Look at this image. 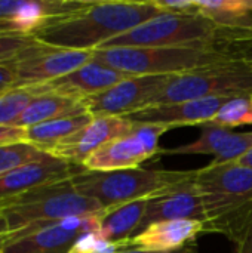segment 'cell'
<instances>
[{
  "label": "cell",
  "instance_id": "d590c367",
  "mask_svg": "<svg viewBox=\"0 0 252 253\" xmlns=\"http://www.w3.org/2000/svg\"><path fill=\"white\" fill-rule=\"evenodd\" d=\"M7 233H10L9 222H7V219H6L3 211L0 209V236H4V234H7Z\"/></svg>",
  "mask_w": 252,
  "mask_h": 253
},
{
  "label": "cell",
  "instance_id": "44dd1931",
  "mask_svg": "<svg viewBox=\"0 0 252 253\" xmlns=\"http://www.w3.org/2000/svg\"><path fill=\"white\" fill-rule=\"evenodd\" d=\"M91 120V114H80L30 126L25 129V142L49 154L53 147H56L61 141H64L83 126H86Z\"/></svg>",
  "mask_w": 252,
  "mask_h": 253
},
{
  "label": "cell",
  "instance_id": "74e56055",
  "mask_svg": "<svg viewBox=\"0 0 252 253\" xmlns=\"http://www.w3.org/2000/svg\"><path fill=\"white\" fill-rule=\"evenodd\" d=\"M251 99H252V95H251Z\"/></svg>",
  "mask_w": 252,
  "mask_h": 253
},
{
  "label": "cell",
  "instance_id": "277c9868",
  "mask_svg": "<svg viewBox=\"0 0 252 253\" xmlns=\"http://www.w3.org/2000/svg\"><path fill=\"white\" fill-rule=\"evenodd\" d=\"M92 59L126 76H177L232 61L212 47H100Z\"/></svg>",
  "mask_w": 252,
  "mask_h": 253
},
{
  "label": "cell",
  "instance_id": "8992f818",
  "mask_svg": "<svg viewBox=\"0 0 252 253\" xmlns=\"http://www.w3.org/2000/svg\"><path fill=\"white\" fill-rule=\"evenodd\" d=\"M220 34L221 28L202 13H163L108 40L101 47H212Z\"/></svg>",
  "mask_w": 252,
  "mask_h": 253
},
{
  "label": "cell",
  "instance_id": "836d02e7",
  "mask_svg": "<svg viewBox=\"0 0 252 253\" xmlns=\"http://www.w3.org/2000/svg\"><path fill=\"white\" fill-rule=\"evenodd\" d=\"M119 253H198L196 243H190L184 248L174 249V251H144V249H123Z\"/></svg>",
  "mask_w": 252,
  "mask_h": 253
},
{
  "label": "cell",
  "instance_id": "d6a6232c",
  "mask_svg": "<svg viewBox=\"0 0 252 253\" xmlns=\"http://www.w3.org/2000/svg\"><path fill=\"white\" fill-rule=\"evenodd\" d=\"M233 253H252V225L235 242Z\"/></svg>",
  "mask_w": 252,
  "mask_h": 253
},
{
  "label": "cell",
  "instance_id": "5bb4252c",
  "mask_svg": "<svg viewBox=\"0 0 252 253\" xmlns=\"http://www.w3.org/2000/svg\"><path fill=\"white\" fill-rule=\"evenodd\" d=\"M229 99L230 98H206L166 105H151L131 113L123 119L134 123L162 125L171 130L183 126H205Z\"/></svg>",
  "mask_w": 252,
  "mask_h": 253
},
{
  "label": "cell",
  "instance_id": "7c38bea8",
  "mask_svg": "<svg viewBox=\"0 0 252 253\" xmlns=\"http://www.w3.org/2000/svg\"><path fill=\"white\" fill-rule=\"evenodd\" d=\"M134 123L123 117H92V120L61 141L49 151V156L77 166L108 141L131 132ZM83 168V166H82Z\"/></svg>",
  "mask_w": 252,
  "mask_h": 253
},
{
  "label": "cell",
  "instance_id": "52a82bcc",
  "mask_svg": "<svg viewBox=\"0 0 252 253\" xmlns=\"http://www.w3.org/2000/svg\"><path fill=\"white\" fill-rule=\"evenodd\" d=\"M252 95V68L229 61L172 76L149 105H166L206 98H236Z\"/></svg>",
  "mask_w": 252,
  "mask_h": 253
},
{
  "label": "cell",
  "instance_id": "9a60e30c",
  "mask_svg": "<svg viewBox=\"0 0 252 253\" xmlns=\"http://www.w3.org/2000/svg\"><path fill=\"white\" fill-rule=\"evenodd\" d=\"M126 76L114 68H110L95 59L89 61L88 64L82 65L76 71L59 77L56 80H52L49 83L36 84V89L40 93L43 92H52L58 95H64L77 101H82L88 96L97 95L113 84L125 80Z\"/></svg>",
  "mask_w": 252,
  "mask_h": 253
},
{
  "label": "cell",
  "instance_id": "e575fe53",
  "mask_svg": "<svg viewBox=\"0 0 252 253\" xmlns=\"http://www.w3.org/2000/svg\"><path fill=\"white\" fill-rule=\"evenodd\" d=\"M4 33H24V31L16 24L0 19V34H4Z\"/></svg>",
  "mask_w": 252,
  "mask_h": 253
},
{
  "label": "cell",
  "instance_id": "d4e9b609",
  "mask_svg": "<svg viewBox=\"0 0 252 253\" xmlns=\"http://www.w3.org/2000/svg\"><path fill=\"white\" fill-rule=\"evenodd\" d=\"M232 61H239L252 68V31H229L221 28L215 44Z\"/></svg>",
  "mask_w": 252,
  "mask_h": 253
},
{
  "label": "cell",
  "instance_id": "e0dca14e",
  "mask_svg": "<svg viewBox=\"0 0 252 253\" xmlns=\"http://www.w3.org/2000/svg\"><path fill=\"white\" fill-rule=\"evenodd\" d=\"M205 233V225L201 221H162L150 224L126 242L123 249L144 251H174L195 243L199 234Z\"/></svg>",
  "mask_w": 252,
  "mask_h": 253
},
{
  "label": "cell",
  "instance_id": "f546056e",
  "mask_svg": "<svg viewBox=\"0 0 252 253\" xmlns=\"http://www.w3.org/2000/svg\"><path fill=\"white\" fill-rule=\"evenodd\" d=\"M153 1L163 13H175V15L199 13L196 0H153Z\"/></svg>",
  "mask_w": 252,
  "mask_h": 253
},
{
  "label": "cell",
  "instance_id": "5b68a950",
  "mask_svg": "<svg viewBox=\"0 0 252 253\" xmlns=\"http://www.w3.org/2000/svg\"><path fill=\"white\" fill-rule=\"evenodd\" d=\"M10 231L28 225H43L59 222L74 216H88L104 211V208L82 196L71 179L37 187L19 197H15L0 206Z\"/></svg>",
  "mask_w": 252,
  "mask_h": 253
},
{
  "label": "cell",
  "instance_id": "7a4b0ae2",
  "mask_svg": "<svg viewBox=\"0 0 252 253\" xmlns=\"http://www.w3.org/2000/svg\"><path fill=\"white\" fill-rule=\"evenodd\" d=\"M195 182L205 208V233L235 243L252 225V168L209 163L198 169Z\"/></svg>",
  "mask_w": 252,
  "mask_h": 253
},
{
  "label": "cell",
  "instance_id": "603a6c76",
  "mask_svg": "<svg viewBox=\"0 0 252 253\" xmlns=\"http://www.w3.org/2000/svg\"><path fill=\"white\" fill-rule=\"evenodd\" d=\"M37 95L36 86H16L0 92V125L15 126Z\"/></svg>",
  "mask_w": 252,
  "mask_h": 253
},
{
  "label": "cell",
  "instance_id": "8d00e7d4",
  "mask_svg": "<svg viewBox=\"0 0 252 253\" xmlns=\"http://www.w3.org/2000/svg\"><path fill=\"white\" fill-rule=\"evenodd\" d=\"M235 163H239V165H242V166H247V168H252V150H250L242 159H239L238 162H235Z\"/></svg>",
  "mask_w": 252,
  "mask_h": 253
},
{
  "label": "cell",
  "instance_id": "4316f807",
  "mask_svg": "<svg viewBox=\"0 0 252 253\" xmlns=\"http://www.w3.org/2000/svg\"><path fill=\"white\" fill-rule=\"evenodd\" d=\"M40 43L33 33L0 34V64H7L24 56Z\"/></svg>",
  "mask_w": 252,
  "mask_h": 253
},
{
  "label": "cell",
  "instance_id": "3957f363",
  "mask_svg": "<svg viewBox=\"0 0 252 253\" xmlns=\"http://www.w3.org/2000/svg\"><path fill=\"white\" fill-rule=\"evenodd\" d=\"M198 170H165L134 168L113 172H89L71 178L74 188L85 197L111 209L141 199L166 193L196 178Z\"/></svg>",
  "mask_w": 252,
  "mask_h": 253
},
{
  "label": "cell",
  "instance_id": "cb8c5ba5",
  "mask_svg": "<svg viewBox=\"0 0 252 253\" xmlns=\"http://www.w3.org/2000/svg\"><path fill=\"white\" fill-rule=\"evenodd\" d=\"M208 125V123H206ZM209 125L233 129L238 126L252 125V99L251 96L230 98L209 122Z\"/></svg>",
  "mask_w": 252,
  "mask_h": 253
},
{
  "label": "cell",
  "instance_id": "7402d4cb",
  "mask_svg": "<svg viewBox=\"0 0 252 253\" xmlns=\"http://www.w3.org/2000/svg\"><path fill=\"white\" fill-rule=\"evenodd\" d=\"M235 132L232 129L214 126V125H205L202 126L201 136L195 139L193 142H187L180 147L174 148H162L160 156H220L226 145L229 144L232 135Z\"/></svg>",
  "mask_w": 252,
  "mask_h": 253
},
{
  "label": "cell",
  "instance_id": "ba28073f",
  "mask_svg": "<svg viewBox=\"0 0 252 253\" xmlns=\"http://www.w3.org/2000/svg\"><path fill=\"white\" fill-rule=\"evenodd\" d=\"M101 212L10 231L0 236V253H68L80 236L98 231Z\"/></svg>",
  "mask_w": 252,
  "mask_h": 253
},
{
  "label": "cell",
  "instance_id": "30bf717a",
  "mask_svg": "<svg viewBox=\"0 0 252 253\" xmlns=\"http://www.w3.org/2000/svg\"><path fill=\"white\" fill-rule=\"evenodd\" d=\"M171 79L172 76H131L80 102L92 117H125L149 107Z\"/></svg>",
  "mask_w": 252,
  "mask_h": 253
},
{
  "label": "cell",
  "instance_id": "6da1fadb",
  "mask_svg": "<svg viewBox=\"0 0 252 253\" xmlns=\"http://www.w3.org/2000/svg\"><path fill=\"white\" fill-rule=\"evenodd\" d=\"M159 15L163 12L153 0H77L70 12L49 19L33 34L49 46L95 50L108 40Z\"/></svg>",
  "mask_w": 252,
  "mask_h": 253
},
{
  "label": "cell",
  "instance_id": "ac0fdd59",
  "mask_svg": "<svg viewBox=\"0 0 252 253\" xmlns=\"http://www.w3.org/2000/svg\"><path fill=\"white\" fill-rule=\"evenodd\" d=\"M77 0H0V19L34 33L49 19L70 12Z\"/></svg>",
  "mask_w": 252,
  "mask_h": 253
},
{
  "label": "cell",
  "instance_id": "2e32d148",
  "mask_svg": "<svg viewBox=\"0 0 252 253\" xmlns=\"http://www.w3.org/2000/svg\"><path fill=\"white\" fill-rule=\"evenodd\" d=\"M195 179L151 197L140 231L162 221H201L205 225V208Z\"/></svg>",
  "mask_w": 252,
  "mask_h": 253
},
{
  "label": "cell",
  "instance_id": "4fadbf2b",
  "mask_svg": "<svg viewBox=\"0 0 252 253\" xmlns=\"http://www.w3.org/2000/svg\"><path fill=\"white\" fill-rule=\"evenodd\" d=\"M82 166L49 157L9 170L0 175V206L15 197H19L37 187L71 179L82 173Z\"/></svg>",
  "mask_w": 252,
  "mask_h": 253
},
{
  "label": "cell",
  "instance_id": "ffe728a7",
  "mask_svg": "<svg viewBox=\"0 0 252 253\" xmlns=\"http://www.w3.org/2000/svg\"><path fill=\"white\" fill-rule=\"evenodd\" d=\"M80 114H88L80 101L52 92H43L31 101V104L18 119L15 127L27 129L39 123Z\"/></svg>",
  "mask_w": 252,
  "mask_h": 253
},
{
  "label": "cell",
  "instance_id": "484cf974",
  "mask_svg": "<svg viewBox=\"0 0 252 253\" xmlns=\"http://www.w3.org/2000/svg\"><path fill=\"white\" fill-rule=\"evenodd\" d=\"M52 156L37 150L36 147L21 142V144H12V145H1L0 147V175L13 170L16 168H21L28 163L42 162Z\"/></svg>",
  "mask_w": 252,
  "mask_h": 253
},
{
  "label": "cell",
  "instance_id": "83f0119b",
  "mask_svg": "<svg viewBox=\"0 0 252 253\" xmlns=\"http://www.w3.org/2000/svg\"><path fill=\"white\" fill-rule=\"evenodd\" d=\"M250 150H252V132H235L223 153L214 157L211 165L235 163L242 159Z\"/></svg>",
  "mask_w": 252,
  "mask_h": 253
},
{
  "label": "cell",
  "instance_id": "d6986e66",
  "mask_svg": "<svg viewBox=\"0 0 252 253\" xmlns=\"http://www.w3.org/2000/svg\"><path fill=\"white\" fill-rule=\"evenodd\" d=\"M150 199H141L111 209H104L100 215L97 234L102 240L122 245L140 231Z\"/></svg>",
  "mask_w": 252,
  "mask_h": 253
},
{
  "label": "cell",
  "instance_id": "8fae6325",
  "mask_svg": "<svg viewBox=\"0 0 252 253\" xmlns=\"http://www.w3.org/2000/svg\"><path fill=\"white\" fill-rule=\"evenodd\" d=\"M89 61H92V50H73L40 43L9 64L15 70L19 86H36L64 77Z\"/></svg>",
  "mask_w": 252,
  "mask_h": 253
},
{
  "label": "cell",
  "instance_id": "4dcf8cb0",
  "mask_svg": "<svg viewBox=\"0 0 252 253\" xmlns=\"http://www.w3.org/2000/svg\"><path fill=\"white\" fill-rule=\"evenodd\" d=\"M25 142V129L0 125V147Z\"/></svg>",
  "mask_w": 252,
  "mask_h": 253
},
{
  "label": "cell",
  "instance_id": "f1b7e54d",
  "mask_svg": "<svg viewBox=\"0 0 252 253\" xmlns=\"http://www.w3.org/2000/svg\"><path fill=\"white\" fill-rule=\"evenodd\" d=\"M123 251L122 245L102 240L97 233H88L77 239L68 253H119Z\"/></svg>",
  "mask_w": 252,
  "mask_h": 253
},
{
  "label": "cell",
  "instance_id": "1f68e13d",
  "mask_svg": "<svg viewBox=\"0 0 252 253\" xmlns=\"http://www.w3.org/2000/svg\"><path fill=\"white\" fill-rule=\"evenodd\" d=\"M16 86H19V83H18V79L12 65L9 62L0 64V92L9 90Z\"/></svg>",
  "mask_w": 252,
  "mask_h": 253
},
{
  "label": "cell",
  "instance_id": "9c48e42d",
  "mask_svg": "<svg viewBox=\"0 0 252 253\" xmlns=\"http://www.w3.org/2000/svg\"><path fill=\"white\" fill-rule=\"evenodd\" d=\"M168 130L171 129L162 125L134 123L129 133L100 147L82 166L89 172H113L140 168L141 163L160 156L162 148L159 141Z\"/></svg>",
  "mask_w": 252,
  "mask_h": 253
}]
</instances>
